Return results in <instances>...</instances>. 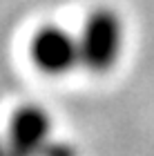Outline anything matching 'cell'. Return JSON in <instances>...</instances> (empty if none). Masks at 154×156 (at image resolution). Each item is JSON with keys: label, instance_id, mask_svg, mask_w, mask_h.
Segmentation results:
<instances>
[{"label": "cell", "instance_id": "obj_3", "mask_svg": "<svg viewBox=\"0 0 154 156\" xmlns=\"http://www.w3.org/2000/svg\"><path fill=\"white\" fill-rule=\"evenodd\" d=\"M52 140V118L40 105H20L7 125V143L20 156H40Z\"/></svg>", "mask_w": 154, "mask_h": 156}, {"label": "cell", "instance_id": "obj_4", "mask_svg": "<svg viewBox=\"0 0 154 156\" xmlns=\"http://www.w3.org/2000/svg\"><path fill=\"white\" fill-rule=\"evenodd\" d=\"M40 156H78V150H76V145L67 143V140L52 138L47 143V147L40 152Z\"/></svg>", "mask_w": 154, "mask_h": 156}, {"label": "cell", "instance_id": "obj_2", "mask_svg": "<svg viewBox=\"0 0 154 156\" xmlns=\"http://www.w3.org/2000/svg\"><path fill=\"white\" fill-rule=\"evenodd\" d=\"M29 58L38 72L47 76H65L81 65L78 34L60 25H43L29 40Z\"/></svg>", "mask_w": 154, "mask_h": 156}, {"label": "cell", "instance_id": "obj_5", "mask_svg": "<svg viewBox=\"0 0 154 156\" xmlns=\"http://www.w3.org/2000/svg\"><path fill=\"white\" fill-rule=\"evenodd\" d=\"M0 156H20V154L13 150V147L7 143V138H5V140H0Z\"/></svg>", "mask_w": 154, "mask_h": 156}, {"label": "cell", "instance_id": "obj_1", "mask_svg": "<svg viewBox=\"0 0 154 156\" xmlns=\"http://www.w3.org/2000/svg\"><path fill=\"white\" fill-rule=\"evenodd\" d=\"M81 67L96 76L112 72L121 60L125 47V25L112 7H96L87 13L78 31Z\"/></svg>", "mask_w": 154, "mask_h": 156}]
</instances>
